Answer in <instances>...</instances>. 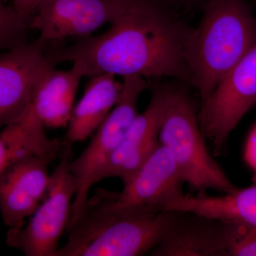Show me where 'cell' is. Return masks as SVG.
Returning <instances> with one entry per match:
<instances>
[{
	"instance_id": "cell-10",
	"label": "cell",
	"mask_w": 256,
	"mask_h": 256,
	"mask_svg": "<svg viewBox=\"0 0 256 256\" xmlns=\"http://www.w3.org/2000/svg\"><path fill=\"white\" fill-rule=\"evenodd\" d=\"M48 154H30L16 160L0 173V212L10 229L22 228L46 195L50 174Z\"/></svg>"
},
{
	"instance_id": "cell-5",
	"label": "cell",
	"mask_w": 256,
	"mask_h": 256,
	"mask_svg": "<svg viewBox=\"0 0 256 256\" xmlns=\"http://www.w3.org/2000/svg\"><path fill=\"white\" fill-rule=\"evenodd\" d=\"M122 90L114 108L96 130L92 140L82 154L70 160L69 168L76 178L78 188L70 210L67 232L78 223L86 210L88 193L97 183L101 170L114 152L138 114L140 96L150 86L146 78L138 76L124 77Z\"/></svg>"
},
{
	"instance_id": "cell-14",
	"label": "cell",
	"mask_w": 256,
	"mask_h": 256,
	"mask_svg": "<svg viewBox=\"0 0 256 256\" xmlns=\"http://www.w3.org/2000/svg\"><path fill=\"white\" fill-rule=\"evenodd\" d=\"M72 64L68 70L52 69L34 92L32 108L44 127L68 126L80 80L86 76L82 64Z\"/></svg>"
},
{
	"instance_id": "cell-13",
	"label": "cell",
	"mask_w": 256,
	"mask_h": 256,
	"mask_svg": "<svg viewBox=\"0 0 256 256\" xmlns=\"http://www.w3.org/2000/svg\"><path fill=\"white\" fill-rule=\"evenodd\" d=\"M151 254L154 256H227V224L180 212L178 222Z\"/></svg>"
},
{
	"instance_id": "cell-9",
	"label": "cell",
	"mask_w": 256,
	"mask_h": 256,
	"mask_svg": "<svg viewBox=\"0 0 256 256\" xmlns=\"http://www.w3.org/2000/svg\"><path fill=\"white\" fill-rule=\"evenodd\" d=\"M133 0H43L28 26L48 43L92 36L124 13Z\"/></svg>"
},
{
	"instance_id": "cell-18",
	"label": "cell",
	"mask_w": 256,
	"mask_h": 256,
	"mask_svg": "<svg viewBox=\"0 0 256 256\" xmlns=\"http://www.w3.org/2000/svg\"><path fill=\"white\" fill-rule=\"evenodd\" d=\"M28 24L0 0V52L28 43Z\"/></svg>"
},
{
	"instance_id": "cell-3",
	"label": "cell",
	"mask_w": 256,
	"mask_h": 256,
	"mask_svg": "<svg viewBox=\"0 0 256 256\" xmlns=\"http://www.w3.org/2000/svg\"><path fill=\"white\" fill-rule=\"evenodd\" d=\"M256 45V18L246 0H207L198 26L192 28L185 58L202 102Z\"/></svg>"
},
{
	"instance_id": "cell-19",
	"label": "cell",
	"mask_w": 256,
	"mask_h": 256,
	"mask_svg": "<svg viewBox=\"0 0 256 256\" xmlns=\"http://www.w3.org/2000/svg\"><path fill=\"white\" fill-rule=\"evenodd\" d=\"M227 224V256H256V227Z\"/></svg>"
},
{
	"instance_id": "cell-12",
	"label": "cell",
	"mask_w": 256,
	"mask_h": 256,
	"mask_svg": "<svg viewBox=\"0 0 256 256\" xmlns=\"http://www.w3.org/2000/svg\"><path fill=\"white\" fill-rule=\"evenodd\" d=\"M168 86L158 87L146 110L137 114L114 152L101 170L97 182L120 178L128 182L159 144V130L166 100Z\"/></svg>"
},
{
	"instance_id": "cell-15",
	"label": "cell",
	"mask_w": 256,
	"mask_h": 256,
	"mask_svg": "<svg viewBox=\"0 0 256 256\" xmlns=\"http://www.w3.org/2000/svg\"><path fill=\"white\" fill-rule=\"evenodd\" d=\"M122 90V82L112 74L90 77L84 95L74 107L65 140L72 146L90 137L118 102Z\"/></svg>"
},
{
	"instance_id": "cell-17",
	"label": "cell",
	"mask_w": 256,
	"mask_h": 256,
	"mask_svg": "<svg viewBox=\"0 0 256 256\" xmlns=\"http://www.w3.org/2000/svg\"><path fill=\"white\" fill-rule=\"evenodd\" d=\"M32 106L23 117L0 131V173L10 164L30 154L58 158L66 140L50 139Z\"/></svg>"
},
{
	"instance_id": "cell-20",
	"label": "cell",
	"mask_w": 256,
	"mask_h": 256,
	"mask_svg": "<svg viewBox=\"0 0 256 256\" xmlns=\"http://www.w3.org/2000/svg\"><path fill=\"white\" fill-rule=\"evenodd\" d=\"M42 1L43 0H12V6L18 14L28 24Z\"/></svg>"
},
{
	"instance_id": "cell-2",
	"label": "cell",
	"mask_w": 256,
	"mask_h": 256,
	"mask_svg": "<svg viewBox=\"0 0 256 256\" xmlns=\"http://www.w3.org/2000/svg\"><path fill=\"white\" fill-rule=\"evenodd\" d=\"M180 213L151 207L114 206L100 192L55 256H138L152 252Z\"/></svg>"
},
{
	"instance_id": "cell-22",
	"label": "cell",
	"mask_w": 256,
	"mask_h": 256,
	"mask_svg": "<svg viewBox=\"0 0 256 256\" xmlns=\"http://www.w3.org/2000/svg\"><path fill=\"white\" fill-rule=\"evenodd\" d=\"M186 4L194 5L198 4H202V3L204 2V0H185Z\"/></svg>"
},
{
	"instance_id": "cell-6",
	"label": "cell",
	"mask_w": 256,
	"mask_h": 256,
	"mask_svg": "<svg viewBox=\"0 0 256 256\" xmlns=\"http://www.w3.org/2000/svg\"><path fill=\"white\" fill-rule=\"evenodd\" d=\"M72 146L66 143L58 164L50 174L46 195L28 223L20 228L10 229L6 234L8 246L25 256H55L60 248L78 188L76 178L69 168Z\"/></svg>"
},
{
	"instance_id": "cell-1",
	"label": "cell",
	"mask_w": 256,
	"mask_h": 256,
	"mask_svg": "<svg viewBox=\"0 0 256 256\" xmlns=\"http://www.w3.org/2000/svg\"><path fill=\"white\" fill-rule=\"evenodd\" d=\"M108 31L68 46L50 44L47 54L56 66L78 62L86 76L170 77L191 82L185 50L192 28L153 0H133Z\"/></svg>"
},
{
	"instance_id": "cell-4",
	"label": "cell",
	"mask_w": 256,
	"mask_h": 256,
	"mask_svg": "<svg viewBox=\"0 0 256 256\" xmlns=\"http://www.w3.org/2000/svg\"><path fill=\"white\" fill-rule=\"evenodd\" d=\"M200 128L194 104L182 88L168 86L158 139L169 150L184 183L198 194L215 190L232 193L236 186L210 156Z\"/></svg>"
},
{
	"instance_id": "cell-23",
	"label": "cell",
	"mask_w": 256,
	"mask_h": 256,
	"mask_svg": "<svg viewBox=\"0 0 256 256\" xmlns=\"http://www.w3.org/2000/svg\"><path fill=\"white\" fill-rule=\"evenodd\" d=\"M153 1L156 2L158 4L162 5V6H164L165 4L172 2L175 0H153Z\"/></svg>"
},
{
	"instance_id": "cell-11",
	"label": "cell",
	"mask_w": 256,
	"mask_h": 256,
	"mask_svg": "<svg viewBox=\"0 0 256 256\" xmlns=\"http://www.w3.org/2000/svg\"><path fill=\"white\" fill-rule=\"evenodd\" d=\"M184 183L174 158L159 144L121 192L100 190L114 206L151 207L162 210L168 202L183 194Z\"/></svg>"
},
{
	"instance_id": "cell-24",
	"label": "cell",
	"mask_w": 256,
	"mask_h": 256,
	"mask_svg": "<svg viewBox=\"0 0 256 256\" xmlns=\"http://www.w3.org/2000/svg\"></svg>"
},
{
	"instance_id": "cell-21",
	"label": "cell",
	"mask_w": 256,
	"mask_h": 256,
	"mask_svg": "<svg viewBox=\"0 0 256 256\" xmlns=\"http://www.w3.org/2000/svg\"><path fill=\"white\" fill-rule=\"evenodd\" d=\"M244 158L247 164L254 172V182L256 183V124L248 137Z\"/></svg>"
},
{
	"instance_id": "cell-8",
	"label": "cell",
	"mask_w": 256,
	"mask_h": 256,
	"mask_svg": "<svg viewBox=\"0 0 256 256\" xmlns=\"http://www.w3.org/2000/svg\"><path fill=\"white\" fill-rule=\"evenodd\" d=\"M48 45L38 38L0 52V128L24 116L37 87L56 68L47 54Z\"/></svg>"
},
{
	"instance_id": "cell-16",
	"label": "cell",
	"mask_w": 256,
	"mask_h": 256,
	"mask_svg": "<svg viewBox=\"0 0 256 256\" xmlns=\"http://www.w3.org/2000/svg\"><path fill=\"white\" fill-rule=\"evenodd\" d=\"M163 210L194 214L220 222L256 227V183L220 196L183 194L168 202Z\"/></svg>"
},
{
	"instance_id": "cell-7",
	"label": "cell",
	"mask_w": 256,
	"mask_h": 256,
	"mask_svg": "<svg viewBox=\"0 0 256 256\" xmlns=\"http://www.w3.org/2000/svg\"><path fill=\"white\" fill-rule=\"evenodd\" d=\"M256 104V45L232 68L206 100L198 114L204 138L215 154L226 146L230 132Z\"/></svg>"
}]
</instances>
